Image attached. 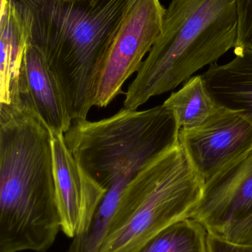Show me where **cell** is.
<instances>
[{"label":"cell","mask_w":252,"mask_h":252,"mask_svg":"<svg viewBox=\"0 0 252 252\" xmlns=\"http://www.w3.org/2000/svg\"><path fill=\"white\" fill-rule=\"evenodd\" d=\"M59 231L51 133L27 109L0 105V252H47Z\"/></svg>","instance_id":"obj_1"},{"label":"cell","mask_w":252,"mask_h":252,"mask_svg":"<svg viewBox=\"0 0 252 252\" xmlns=\"http://www.w3.org/2000/svg\"><path fill=\"white\" fill-rule=\"evenodd\" d=\"M132 0H47L32 12L31 43L42 53L72 123L94 106L111 38Z\"/></svg>","instance_id":"obj_2"},{"label":"cell","mask_w":252,"mask_h":252,"mask_svg":"<svg viewBox=\"0 0 252 252\" xmlns=\"http://www.w3.org/2000/svg\"><path fill=\"white\" fill-rule=\"evenodd\" d=\"M236 0H173L162 29L129 86L124 109L136 110L217 60L238 38Z\"/></svg>","instance_id":"obj_3"},{"label":"cell","mask_w":252,"mask_h":252,"mask_svg":"<svg viewBox=\"0 0 252 252\" xmlns=\"http://www.w3.org/2000/svg\"><path fill=\"white\" fill-rule=\"evenodd\" d=\"M179 131L176 115L163 104L146 110L123 108L100 121L73 122L65 140L106 195L121 198L144 167L179 145Z\"/></svg>","instance_id":"obj_4"},{"label":"cell","mask_w":252,"mask_h":252,"mask_svg":"<svg viewBox=\"0 0 252 252\" xmlns=\"http://www.w3.org/2000/svg\"><path fill=\"white\" fill-rule=\"evenodd\" d=\"M204 184L180 144L169 150L127 185L99 252H139L170 225L191 219Z\"/></svg>","instance_id":"obj_5"},{"label":"cell","mask_w":252,"mask_h":252,"mask_svg":"<svg viewBox=\"0 0 252 252\" xmlns=\"http://www.w3.org/2000/svg\"><path fill=\"white\" fill-rule=\"evenodd\" d=\"M165 11L160 0H132L107 50L94 106L110 104L124 83L138 72L161 33Z\"/></svg>","instance_id":"obj_6"},{"label":"cell","mask_w":252,"mask_h":252,"mask_svg":"<svg viewBox=\"0 0 252 252\" xmlns=\"http://www.w3.org/2000/svg\"><path fill=\"white\" fill-rule=\"evenodd\" d=\"M179 144L204 182L252 150V122L237 111L218 106L192 130L179 131Z\"/></svg>","instance_id":"obj_7"},{"label":"cell","mask_w":252,"mask_h":252,"mask_svg":"<svg viewBox=\"0 0 252 252\" xmlns=\"http://www.w3.org/2000/svg\"><path fill=\"white\" fill-rule=\"evenodd\" d=\"M51 135L56 200L62 232L73 239L87 230L107 191L74 158L67 146L65 134Z\"/></svg>","instance_id":"obj_8"},{"label":"cell","mask_w":252,"mask_h":252,"mask_svg":"<svg viewBox=\"0 0 252 252\" xmlns=\"http://www.w3.org/2000/svg\"><path fill=\"white\" fill-rule=\"evenodd\" d=\"M252 213V150L204 182L191 219L220 235Z\"/></svg>","instance_id":"obj_9"},{"label":"cell","mask_w":252,"mask_h":252,"mask_svg":"<svg viewBox=\"0 0 252 252\" xmlns=\"http://www.w3.org/2000/svg\"><path fill=\"white\" fill-rule=\"evenodd\" d=\"M16 106L31 112L50 133L65 134L72 126L60 87L42 53L31 42L21 67Z\"/></svg>","instance_id":"obj_10"},{"label":"cell","mask_w":252,"mask_h":252,"mask_svg":"<svg viewBox=\"0 0 252 252\" xmlns=\"http://www.w3.org/2000/svg\"><path fill=\"white\" fill-rule=\"evenodd\" d=\"M33 13L18 0H1L0 105L17 104L19 74L31 42Z\"/></svg>","instance_id":"obj_11"},{"label":"cell","mask_w":252,"mask_h":252,"mask_svg":"<svg viewBox=\"0 0 252 252\" xmlns=\"http://www.w3.org/2000/svg\"><path fill=\"white\" fill-rule=\"evenodd\" d=\"M235 54L229 63L210 65L202 76L217 106L241 112L252 122V51Z\"/></svg>","instance_id":"obj_12"},{"label":"cell","mask_w":252,"mask_h":252,"mask_svg":"<svg viewBox=\"0 0 252 252\" xmlns=\"http://www.w3.org/2000/svg\"><path fill=\"white\" fill-rule=\"evenodd\" d=\"M164 105L173 111L182 130H192L202 125L218 107L202 75L187 80Z\"/></svg>","instance_id":"obj_13"},{"label":"cell","mask_w":252,"mask_h":252,"mask_svg":"<svg viewBox=\"0 0 252 252\" xmlns=\"http://www.w3.org/2000/svg\"><path fill=\"white\" fill-rule=\"evenodd\" d=\"M207 233L199 222L183 219L157 234L139 252H207Z\"/></svg>","instance_id":"obj_14"},{"label":"cell","mask_w":252,"mask_h":252,"mask_svg":"<svg viewBox=\"0 0 252 252\" xmlns=\"http://www.w3.org/2000/svg\"><path fill=\"white\" fill-rule=\"evenodd\" d=\"M238 32L235 50L252 51V0H236Z\"/></svg>","instance_id":"obj_15"},{"label":"cell","mask_w":252,"mask_h":252,"mask_svg":"<svg viewBox=\"0 0 252 252\" xmlns=\"http://www.w3.org/2000/svg\"><path fill=\"white\" fill-rule=\"evenodd\" d=\"M220 236L238 244H252V213L229 226Z\"/></svg>","instance_id":"obj_16"},{"label":"cell","mask_w":252,"mask_h":252,"mask_svg":"<svg viewBox=\"0 0 252 252\" xmlns=\"http://www.w3.org/2000/svg\"><path fill=\"white\" fill-rule=\"evenodd\" d=\"M207 252H252V244L232 242L220 235L207 233Z\"/></svg>","instance_id":"obj_17"},{"label":"cell","mask_w":252,"mask_h":252,"mask_svg":"<svg viewBox=\"0 0 252 252\" xmlns=\"http://www.w3.org/2000/svg\"><path fill=\"white\" fill-rule=\"evenodd\" d=\"M18 1L22 3L27 8L29 9L31 11H34L47 0H18Z\"/></svg>","instance_id":"obj_18"}]
</instances>
